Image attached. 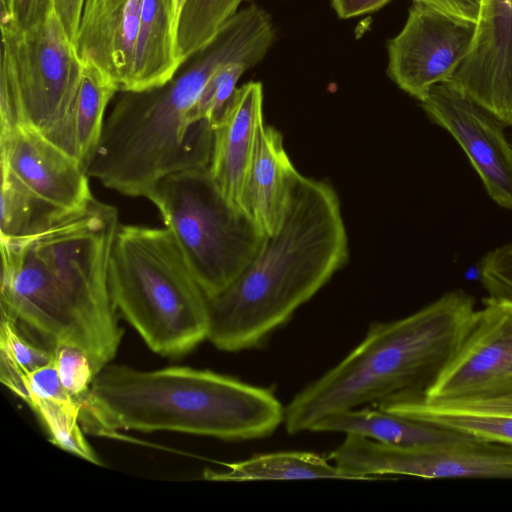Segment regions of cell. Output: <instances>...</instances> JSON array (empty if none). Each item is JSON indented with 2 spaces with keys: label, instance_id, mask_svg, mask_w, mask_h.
<instances>
[{
  "label": "cell",
  "instance_id": "obj_21",
  "mask_svg": "<svg viewBox=\"0 0 512 512\" xmlns=\"http://www.w3.org/2000/svg\"><path fill=\"white\" fill-rule=\"evenodd\" d=\"M225 470L205 469L203 477L213 481L296 480L353 478L328 458L312 452H276L225 463Z\"/></svg>",
  "mask_w": 512,
  "mask_h": 512
},
{
  "label": "cell",
  "instance_id": "obj_19",
  "mask_svg": "<svg viewBox=\"0 0 512 512\" xmlns=\"http://www.w3.org/2000/svg\"><path fill=\"white\" fill-rule=\"evenodd\" d=\"M311 431L357 435L404 449L431 450L475 439L378 406L366 405L327 416Z\"/></svg>",
  "mask_w": 512,
  "mask_h": 512
},
{
  "label": "cell",
  "instance_id": "obj_18",
  "mask_svg": "<svg viewBox=\"0 0 512 512\" xmlns=\"http://www.w3.org/2000/svg\"><path fill=\"white\" fill-rule=\"evenodd\" d=\"M377 406L477 439L512 445V391L450 401H386Z\"/></svg>",
  "mask_w": 512,
  "mask_h": 512
},
{
  "label": "cell",
  "instance_id": "obj_30",
  "mask_svg": "<svg viewBox=\"0 0 512 512\" xmlns=\"http://www.w3.org/2000/svg\"><path fill=\"white\" fill-rule=\"evenodd\" d=\"M24 382L26 389V397L24 401L26 403L32 399L76 402L64 389L60 381L54 359L51 363L28 373L25 376Z\"/></svg>",
  "mask_w": 512,
  "mask_h": 512
},
{
  "label": "cell",
  "instance_id": "obj_15",
  "mask_svg": "<svg viewBox=\"0 0 512 512\" xmlns=\"http://www.w3.org/2000/svg\"><path fill=\"white\" fill-rule=\"evenodd\" d=\"M144 0H85L76 37L82 62L131 91Z\"/></svg>",
  "mask_w": 512,
  "mask_h": 512
},
{
  "label": "cell",
  "instance_id": "obj_8",
  "mask_svg": "<svg viewBox=\"0 0 512 512\" xmlns=\"http://www.w3.org/2000/svg\"><path fill=\"white\" fill-rule=\"evenodd\" d=\"M145 198L158 209L207 298L231 285L266 237L228 202L209 166L170 174Z\"/></svg>",
  "mask_w": 512,
  "mask_h": 512
},
{
  "label": "cell",
  "instance_id": "obj_26",
  "mask_svg": "<svg viewBox=\"0 0 512 512\" xmlns=\"http://www.w3.org/2000/svg\"><path fill=\"white\" fill-rule=\"evenodd\" d=\"M27 404L45 427L54 445L88 462L101 464L83 435L78 403L32 399Z\"/></svg>",
  "mask_w": 512,
  "mask_h": 512
},
{
  "label": "cell",
  "instance_id": "obj_10",
  "mask_svg": "<svg viewBox=\"0 0 512 512\" xmlns=\"http://www.w3.org/2000/svg\"><path fill=\"white\" fill-rule=\"evenodd\" d=\"M512 391V299L488 296L456 354L423 399L450 401Z\"/></svg>",
  "mask_w": 512,
  "mask_h": 512
},
{
  "label": "cell",
  "instance_id": "obj_34",
  "mask_svg": "<svg viewBox=\"0 0 512 512\" xmlns=\"http://www.w3.org/2000/svg\"><path fill=\"white\" fill-rule=\"evenodd\" d=\"M391 0H332L333 8L342 19H349L379 10Z\"/></svg>",
  "mask_w": 512,
  "mask_h": 512
},
{
  "label": "cell",
  "instance_id": "obj_22",
  "mask_svg": "<svg viewBox=\"0 0 512 512\" xmlns=\"http://www.w3.org/2000/svg\"><path fill=\"white\" fill-rule=\"evenodd\" d=\"M117 88L92 64L83 70L71 116L72 153L87 172L100 138L109 102Z\"/></svg>",
  "mask_w": 512,
  "mask_h": 512
},
{
  "label": "cell",
  "instance_id": "obj_12",
  "mask_svg": "<svg viewBox=\"0 0 512 512\" xmlns=\"http://www.w3.org/2000/svg\"><path fill=\"white\" fill-rule=\"evenodd\" d=\"M420 103L461 146L490 198L512 210V145L504 124L448 83L430 88Z\"/></svg>",
  "mask_w": 512,
  "mask_h": 512
},
{
  "label": "cell",
  "instance_id": "obj_17",
  "mask_svg": "<svg viewBox=\"0 0 512 512\" xmlns=\"http://www.w3.org/2000/svg\"><path fill=\"white\" fill-rule=\"evenodd\" d=\"M297 172L284 149L281 133L263 123L247 176L244 211L266 237L279 229Z\"/></svg>",
  "mask_w": 512,
  "mask_h": 512
},
{
  "label": "cell",
  "instance_id": "obj_11",
  "mask_svg": "<svg viewBox=\"0 0 512 512\" xmlns=\"http://www.w3.org/2000/svg\"><path fill=\"white\" fill-rule=\"evenodd\" d=\"M474 25L414 2L402 30L388 45V73L406 93L421 100L447 83L465 58Z\"/></svg>",
  "mask_w": 512,
  "mask_h": 512
},
{
  "label": "cell",
  "instance_id": "obj_4",
  "mask_svg": "<svg viewBox=\"0 0 512 512\" xmlns=\"http://www.w3.org/2000/svg\"><path fill=\"white\" fill-rule=\"evenodd\" d=\"M284 415L271 391L210 370L108 364L81 405L80 424L109 437L118 430L175 431L241 441L270 436Z\"/></svg>",
  "mask_w": 512,
  "mask_h": 512
},
{
  "label": "cell",
  "instance_id": "obj_3",
  "mask_svg": "<svg viewBox=\"0 0 512 512\" xmlns=\"http://www.w3.org/2000/svg\"><path fill=\"white\" fill-rule=\"evenodd\" d=\"M475 312L474 298L454 289L406 317L373 323L357 347L290 400L287 433L311 431L321 419L346 410L425 398Z\"/></svg>",
  "mask_w": 512,
  "mask_h": 512
},
{
  "label": "cell",
  "instance_id": "obj_24",
  "mask_svg": "<svg viewBox=\"0 0 512 512\" xmlns=\"http://www.w3.org/2000/svg\"><path fill=\"white\" fill-rule=\"evenodd\" d=\"M247 0H187L176 32L177 49L185 62L207 46Z\"/></svg>",
  "mask_w": 512,
  "mask_h": 512
},
{
  "label": "cell",
  "instance_id": "obj_6",
  "mask_svg": "<svg viewBox=\"0 0 512 512\" xmlns=\"http://www.w3.org/2000/svg\"><path fill=\"white\" fill-rule=\"evenodd\" d=\"M108 281L115 308L153 352L179 357L207 339V297L168 228L119 224Z\"/></svg>",
  "mask_w": 512,
  "mask_h": 512
},
{
  "label": "cell",
  "instance_id": "obj_35",
  "mask_svg": "<svg viewBox=\"0 0 512 512\" xmlns=\"http://www.w3.org/2000/svg\"><path fill=\"white\" fill-rule=\"evenodd\" d=\"M170 6H171V12H172V19L175 31L177 32V24L179 20V16L181 13V10L187 0H169Z\"/></svg>",
  "mask_w": 512,
  "mask_h": 512
},
{
  "label": "cell",
  "instance_id": "obj_9",
  "mask_svg": "<svg viewBox=\"0 0 512 512\" xmlns=\"http://www.w3.org/2000/svg\"><path fill=\"white\" fill-rule=\"evenodd\" d=\"M328 459L354 480H378L385 475L512 479V445L477 438L439 449L416 450L346 435Z\"/></svg>",
  "mask_w": 512,
  "mask_h": 512
},
{
  "label": "cell",
  "instance_id": "obj_20",
  "mask_svg": "<svg viewBox=\"0 0 512 512\" xmlns=\"http://www.w3.org/2000/svg\"><path fill=\"white\" fill-rule=\"evenodd\" d=\"M184 61L176 42L169 0H144L131 91L161 86Z\"/></svg>",
  "mask_w": 512,
  "mask_h": 512
},
{
  "label": "cell",
  "instance_id": "obj_13",
  "mask_svg": "<svg viewBox=\"0 0 512 512\" xmlns=\"http://www.w3.org/2000/svg\"><path fill=\"white\" fill-rule=\"evenodd\" d=\"M447 83L512 126V0H481L468 52Z\"/></svg>",
  "mask_w": 512,
  "mask_h": 512
},
{
  "label": "cell",
  "instance_id": "obj_5",
  "mask_svg": "<svg viewBox=\"0 0 512 512\" xmlns=\"http://www.w3.org/2000/svg\"><path fill=\"white\" fill-rule=\"evenodd\" d=\"M228 63L223 48L210 44L187 59L165 84L121 91L105 117L89 177L131 197H146L166 176L209 166L214 129L188 123L205 84Z\"/></svg>",
  "mask_w": 512,
  "mask_h": 512
},
{
  "label": "cell",
  "instance_id": "obj_28",
  "mask_svg": "<svg viewBox=\"0 0 512 512\" xmlns=\"http://www.w3.org/2000/svg\"><path fill=\"white\" fill-rule=\"evenodd\" d=\"M53 355L64 389L81 406L96 376L90 357L81 348L65 343L55 345Z\"/></svg>",
  "mask_w": 512,
  "mask_h": 512
},
{
  "label": "cell",
  "instance_id": "obj_25",
  "mask_svg": "<svg viewBox=\"0 0 512 512\" xmlns=\"http://www.w3.org/2000/svg\"><path fill=\"white\" fill-rule=\"evenodd\" d=\"M53 359V349L33 343L12 319L1 314L0 381L3 385L24 400L25 376Z\"/></svg>",
  "mask_w": 512,
  "mask_h": 512
},
{
  "label": "cell",
  "instance_id": "obj_2",
  "mask_svg": "<svg viewBox=\"0 0 512 512\" xmlns=\"http://www.w3.org/2000/svg\"><path fill=\"white\" fill-rule=\"evenodd\" d=\"M335 190L296 173L279 229L223 292L207 298L209 341L219 350L260 347L348 258Z\"/></svg>",
  "mask_w": 512,
  "mask_h": 512
},
{
  "label": "cell",
  "instance_id": "obj_14",
  "mask_svg": "<svg viewBox=\"0 0 512 512\" xmlns=\"http://www.w3.org/2000/svg\"><path fill=\"white\" fill-rule=\"evenodd\" d=\"M0 165L63 210L81 209L94 198L79 160L34 129L15 126L0 132Z\"/></svg>",
  "mask_w": 512,
  "mask_h": 512
},
{
  "label": "cell",
  "instance_id": "obj_27",
  "mask_svg": "<svg viewBox=\"0 0 512 512\" xmlns=\"http://www.w3.org/2000/svg\"><path fill=\"white\" fill-rule=\"evenodd\" d=\"M247 69L244 64L229 63L215 71L188 113V123L193 125L207 120L214 127L233 96L237 81Z\"/></svg>",
  "mask_w": 512,
  "mask_h": 512
},
{
  "label": "cell",
  "instance_id": "obj_31",
  "mask_svg": "<svg viewBox=\"0 0 512 512\" xmlns=\"http://www.w3.org/2000/svg\"><path fill=\"white\" fill-rule=\"evenodd\" d=\"M53 10V0H1V24L27 29Z\"/></svg>",
  "mask_w": 512,
  "mask_h": 512
},
{
  "label": "cell",
  "instance_id": "obj_32",
  "mask_svg": "<svg viewBox=\"0 0 512 512\" xmlns=\"http://www.w3.org/2000/svg\"><path fill=\"white\" fill-rule=\"evenodd\" d=\"M454 20L475 25L481 0H413Z\"/></svg>",
  "mask_w": 512,
  "mask_h": 512
},
{
  "label": "cell",
  "instance_id": "obj_7",
  "mask_svg": "<svg viewBox=\"0 0 512 512\" xmlns=\"http://www.w3.org/2000/svg\"><path fill=\"white\" fill-rule=\"evenodd\" d=\"M0 27V132L25 126L73 156L71 116L83 70L75 44L54 10L27 29Z\"/></svg>",
  "mask_w": 512,
  "mask_h": 512
},
{
  "label": "cell",
  "instance_id": "obj_23",
  "mask_svg": "<svg viewBox=\"0 0 512 512\" xmlns=\"http://www.w3.org/2000/svg\"><path fill=\"white\" fill-rule=\"evenodd\" d=\"M0 198V240L33 235L68 212L38 197L4 166Z\"/></svg>",
  "mask_w": 512,
  "mask_h": 512
},
{
  "label": "cell",
  "instance_id": "obj_33",
  "mask_svg": "<svg viewBox=\"0 0 512 512\" xmlns=\"http://www.w3.org/2000/svg\"><path fill=\"white\" fill-rule=\"evenodd\" d=\"M84 2L85 0H53L54 11L61 20L68 37L74 44Z\"/></svg>",
  "mask_w": 512,
  "mask_h": 512
},
{
  "label": "cell",
  "instance_id": "obj_1",
  "mask_svg": "<svg viewBox=\"0 0 512 512\" xmlns=\"http://www.w3.org/2000/svg\"><path fill=\"white\" fill-rule=\"evenodd\" d=\"M118 210L93 198L43 230L0 240L1 314L52 345L77 346L96 374L115 357L123 330L109 290Z\"/></svg>",
  "mask_w": 512,
  "mask_h": 512
},
{
  "label": "cell",
  "instance_id": "obj_16",
  "mask_svg": "<svg viewBox=\"0 0 512 512\" xmlns=\"http://www.w3.org/2000/svg\"><path fill=\"white\" fill-rule=\"evenodd\" d=\"M263 123L262 84L251 81L236 88L213 127L211 176L228 202L243 213L247 176Z\"/></svg>",
  "mask_w": 512,
  "mask_h": 512
},
{
  "label": "cell",
  "instance_id": "obj_29",
  "mask_svg": "<svg viewBox=\"0 0 512 512\" xmlns=\"http://www.w3.org/2000/svg\"><path fill=\"white\" fill-rule=\"evenodd\" d=\"M479 270L489 296L512 299V241L489 251Z\"/></svg>",
  "mask_w": 512,
  "mask_h": 512
}]
</instances>
